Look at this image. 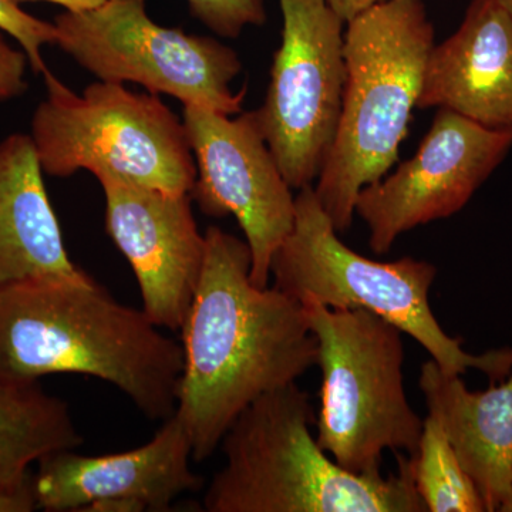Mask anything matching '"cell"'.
<instances>
[{
  "mask_svg": "<svg viewBox=\"0 0 512 512\" xmlns=\"http://www.w3.org/2000/svg\"><path fill=\"white\" fill-rule=\"evenodd\" d=\"M204 269L183 328L175 416L192 460L210 458L239 414L318 365V342L298 299L251 279L252 255L220 227L205 231Z\"/></svg>",
  "mask_w": 512,
  "mask_h": 512,
  "instance_id": "obj_1",
  "label": "cell"
},
{
  "mask_svg": "<svg viewBox=\"0 0 512 512\" xmlns=\"http://www.w3.org/2000/svg\"><path fill=\"white\" fill-rule=\"evenodd\" d=\"M96 279H29L0 291V383L86 375L116 386L148 420L177 410L183 346Z\"/></svg>",
  "mask_w": 512,
  "mask_h": 512,
  "instance_id": "obj_2",
  "label": "cell"
},
{
  "mask_svg": "<svg viewBox=\"0 0 512 512\" xmlns=\"http://www.w3.org/2000/svg\"><path fill=\"white\" fill-rule=\"evenodd\" d=\"M311 394L289 383L249 404L221 441L225 464L204 495L207 512H427L412 456L397 473L353 474L313 439Z\"/></svg>",
  "mask_w": 512,
  "mask_h": 512,
  "instance_id": "obj_3",
  "label": "cell"
},
{
  "mask_svg": "<svg viewBox=\"0 0 512 512\" xmlns=\"http://www.w3.org/2000/svg\"><path fill=\"white\" fill-rule=\"evenodd\" d=\"M434 39L423 0H379L346 22L342 113L313 187L339 234L352 225L359 192L399 158Z\"/></svg>",
  "mask_w": 512,
  "mask_h": 512,
  "instance_id": "obj_4",
  "label": "cell"
},
{
  "mask_svg": "<svg viewBox=\"0 0 512 512\" xmlns=\"http://www.w3.org/2000/svg\"><path fill=\"white\" fill-rule=\"evenodd\" d=\"M436 275V266L412 256L379 262L346 247L313 185L296 195L291 234L271 262L275 288L299 302L366 309L416 339L444 372L461 376L474 369L501 382L512 370V348L473 355L461 346L463 339L447 335L429 301Z\"/></svg>",
  "mask_w": 512,
  "mask_h": 512,
  "instance_id": "obj_5",
  "label": "cell"
},
{
  "mask_svg": "<svg viewBox=\"0 0 512 512\" xmlns=\"http://www.w3.org/2000/svg\"><path fill=\"white\" fill-rule=\"evenodd\" d=\"M47 96L30 121L43 173L67 178L90 171L168 192L190 194L197 177L183 117L156 94L97 82L74 93L52 72Z\"/></svg>",
  "mask_w": 512,
  "mask_h": 512,
  "instance_id": "obj_6",
  "label": "cell"
},
{
  "mask_svg": "<svg viewBox=\"0 0 512 512\" xmlns=\"http://www.w3.org/2000/svg\"><path fill=\"white\" fill-rule=\"evenodd\" d=\"M302 305L322 372L319 446L353 474L382 473L386 450L414 456L424 419L404 390L402 330L366 309Z\"/></svg>",
  "mask_w": 512,
  "mask_h": 512,
  "instance_id": "obj_7",
  "label": "cell"
},
{
  "mask_svg": "<svg viewBox=\"0 0 512 512\" xmlns=\"http://www.w3.org/2000/svg\"><path fill=\"white\" fill-rule=\"evenodd\" d=\"M55 45L100 82L136 83L184 106L235 116L247 87L231 84L242 72L238 53L210 36L165 28L150 18L147 0H104L82 12L56 16Z\"/></svg>",
  "mask_w": 512,
  "mask_h": 512,
  "instance_id": "obj_8",
  "label": "cell"
},
{
  "mask_svg": "<svg viewBox=\"0 0 512 512\" xmlns=\"http://www.w3.org/2000/svg\"><path fill=\"white\" fill-rule=\"evenodd\" d=\"M282 42L255 110L292 190L313 185L338 133L348 69L346 22L326 0H279Z\"/></svg>",
  "mask_w": 512,
  "mask_h": 512,
  "instance_id": "obj_9",
  "label": "cell"
},
{
  "mask_svg": "<svg viewBox=\"0 0 512 512\" xmlns=\"http://www.w3.org/2000/svg\"><path fill=\"white\" fill-rule=\"evenodd\" d=\"M183 121L197 167L191 200L208 217L234 215L251 249L252 282L266 288L272 258L295 222V195L255 110L227 116L184 106Z\"/></svg>",
  "mask_w": 512,
  "mask_h": 512,
  "instance_id": "obj_10",
  "label": "cell"
},
{
  "mask_svg": "<svg viewBox=\"0 0 512 512\" xmlns=\"http://www.w3.org/2000/svg\"><path fill=\"white\" fill-rule=\"evenodd\" d=\"M511 147L512 134L439 109L417 153L359 192L356 214L369 228L370 249L387 254L404 232L463 210Z\"/></svg>",
  "mask_w": 512,
  "mask_h": 512,
  "instance_id": "obj_11",
  "label": "cell"
},
{
  "mask_svg": "<svg viewBox=\"0 0 512 512\" xmlns=\"http://www.w3.org/2000/svg\"><path fill=\"white\" fill-rule=\"evenodd\" d=\"M106 198V231L136 275L143 312L157 328H183L204 269L205 234L190 194L97 178Z\"/></svg>",
  "mask_w": 512,
  "mask_h": 512,
  "instance_id": "obj_12",
  "label": "cell"
},
{
  "mask_svg": "<svg viewBox=\"0 0 512 512\" xmlns=\"http://www.w3.org/2000/svg\"><path fill=\"white\" fill-rule=\"evenodd\" d=\"M191 460L190 437L175 414L153 439L133 450L106 456L55 451L37 461L33 474L37 510L170 511L181 494L202 487Z\"/></svg>",
  "mask_w": 512,
  "mask_h": 512,
  "instance_id": "obj_13",
  "label": "cell"
},
{
  "mask_svg": "<svg viewBox=\"0 0 512 512\" xmlns=\"http://www.w3.org/2000/svg\"><path fill=\"white\" fill-rule=\"evenodd\" d=\"M417 107L512 134V22L494 0H471L456 33L433 47Z\"/></svg>",
  "mask_w": 512,
  "mask_h": 512,
  "instance_id": "obj_14",
  "label": "cell"
},
{
  "mask_svg": "<svg viewBox=\"0 0 512 512\" xmlns=\"http://www.w3.org/2000/svg\"><path fill=\"white\" fill-rule=\"evenodd\" d=\"M419 387L429 416L439 421L461 466L476 484L485 511L512 507V370L483 392L433 359L421 366Z\"/></svg>",
  "mask_w": 512,
  "mask_h": 512,
  "instance_id": "obj_15",
  "label": "cell"
},
{
  "mask_svg": "<svg viewBox=\"0 0 512 512\" xmlns=\"http://www.w3.org/2000/svg\"><path fill=\"white\" fill-rule=\"evenodd\" d=\"M29 134L0 140V291L29 279L76 276Z\"/></svg>",
  "mask_w": 512,
  "mask_h": 512,
  "instance_id": "obj_16",
  "label": "cell"
},
{
  "mask_svg": "<svg viewBox=\"0 0 512 512\" xmlns=\"http://www.w3.org/2000/svg\"><path fill=\"white\" fill-rule=\"evenodd\" d=\"M82 444L64 400L46 393L39 382L0 383V512L36 511L30 466Z\"/></svg>",
  "mask_w": 512,
  "mask_h": 512,
  "instance_id": "obj_17",
  "label": "cell"
},
{
  "mask_svg": "<svg viewBox=\"0 0 512 512\" xmlns=\"http://www.w3.org/2000/svg\"><path fill=\"white\" fill-rule=\"evenodd\" d=\"M413 477L427 512H484L476 484L458 460L439 421L424 419Z\"/></svg>",
  "mask_w": 512,
  "mask_h": 512,
  "instance_id": "obj_18",
  "label": "cell"
},
{
  "mask_svg": "<svg viewBox=\"0 0 512 512\" xmlns=\"http://www.w3.org/2000/svg\"><path fill=\"white\" fill-rule=\"evenodd\" d=\"M192 18L217 36L237 39L248 26L266 23L265 0H185Z\"/></svg>",
  "mask_w": 512,
  "mask_h": 512,
  "instance_id": "obj_19",
  "label": "cell"
},
{
  "mask_svg": "<svg viewBox=\"0 0 512 512\" xmlns=\"http://www.w3.org/2000/svg\"><path fill=\"white\" fill-rule=\"evenodd\" d=\"M0 30L12 36L28 56L36 74L49 72L42 56V47L55 45L56 29L53 23L29 15L13 0H0Z\"/></svg>",
  "mask_w": 512,
  "mask_h": 512,
  "instance_id": "obj_20",
  "label": "cell"
},
{
  "mask_svg": "<svg viewBox=\"0 0 512 512\" xmlns=\"http://www.w3.org/2000/svg\"><path fill=\"white\" fill-rule=\"evenodd\" d=\"M28 63L26 53L13 49L0 35V103L18 99L28 90L25 77Z\"/></svg>",
  "mask_w": 512,
  "mask_h": 512,
  "instance_id": "obj_21",
  "label": "cell"
},
{
  "mask_svg": "<svg viewBox=\"0 0 512 512\" xmlns=\"http://www.w3.org/2000/svg\"><path fill=\"white\" fill-rule=\"evenodd\" d=\"M329 3L330 8L335 10L336 13L345 20V22H349L350 19L355 18V16L362 13L363 10L370 8V6L375 5L379 0H326Z\"/></svg>",
  "mask_w": 512,
  "mask_h": 512,
  "instance_id": "obj_22",
  "label": "cell"
},
{
  "mask_svg": "<svg viewBox=\"0 0 512 512\" xmlns=\"http://www.w3.org/2000/svg\"><path fill=\"white\" fill-rule=\"evenodd\" d=\"M13 2H46L53 5L62 6L64 10L69 12H82V10L93 9L101 5L104 0H13Z\"/></svg>",
  "mask_w": 512,
  "mask_h": 512,
  "instance_id": "obj_23",
  "label": "cell"
},
{
  "mask_svg": "<svg viewBox=\"0 0 512 512\" xmlns=\"http://www.w3.org/2000/svg\"><path fill=\"white\" fill-rule=\"evenodd\" d=\"M494 2L504 10L505 15H507L512 22V0H494Z\"/></svg>",
  "mask_w": 512,
  "mask_h": 512,
  "instance_id": "obj_24",
  "label": "cell"
}]
</instances>
